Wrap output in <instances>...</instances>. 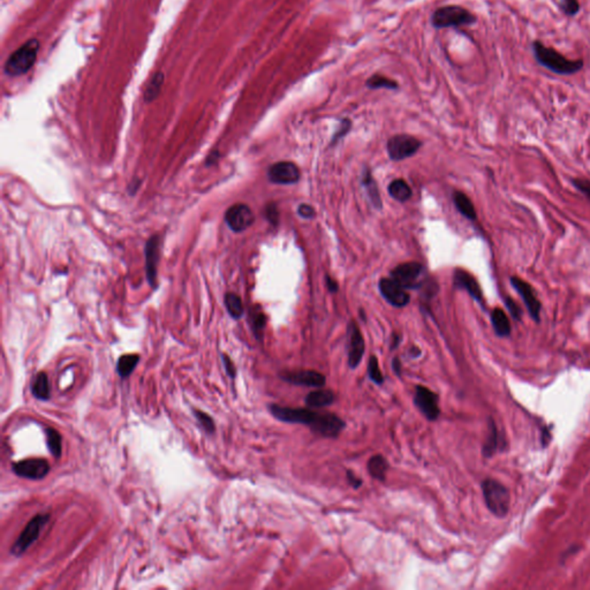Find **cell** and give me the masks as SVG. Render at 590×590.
I'll return each instance as SVG.
<instances>
[{
    "label": "cell",
    "instance_id": "cell-1",
    "mask_svg": "<svg viewBox=\"0 0 590 590\" xmlns=\"http://www.w3.org/2000/svg\"><path fill=\"white\" fill-rule=\"evenodd\" d=\"M534 53L536 61H539L545 68L557 73L560 76H571L579 72L584 67L582 61H569L567 58L560 55L554 48L543 46L541 42H534Z\"/></svg>",
    "mask_w": 590,
    "mask_h": 590
},
{
    "label": "cell",
    "instance_id": "cell-2",
    "mask_svg": "<svg viewBox=\"0 0 590 590\" xmlns=\"http://www.w3.org/2000/svg\"><path fill=\"white\" fill-rule=\"evenodd\" d=\"M38 51V41L36 38L29 39L9 56L5 63L4 72L9 76H24L29 72L36 63Z\"/></svg>",
    "mask_w": 590,
    "mask_h": 590
},
{
    "label": "cell",
    "instance_id": "cell-3",
    "mask_svg": "<svg viewBox=\"0 0 590 590\" xmlns=\"http://www.w3.org/2000/svg\"><path fill=\"white\" fill-rule=\"evenodd\" d=\"M481 488L489 511L497 518L506 517L511 504L509 489L494 479H485L482 482Z\"/></svg>",
    "mask_w": 590,
    "mask_h": 590
},
{
    "label": "cell",
    "instance_id": "cell-4",
    "mask_svg": "<svg viewBox=\"0 0 590 590\" xmlns=\"http://www.w3.org/2000/svg\"><path fill=\"white\" fill-rule=\"evenodd\" d=\"M269 410L274 419L285 423L306 425L311 428L313 433L316 431L323 416V413L315 412L311 408H292L274 404L269 406Z\"/></svg>",
    "mask_w": 590,
    "mask_h": 590
},
{
    "label": "cell",
    "instance_id": "cell-5",
    "mask_svg": "<svg viewBox=\"0 0 590 590\" xmlns=\"http://www.w3.org/2000/svg\"><path fill=\"white\" fill-rule=\"evenodd\" d=\"M475 21V16L470 11L457 5L440 7L431 16V24L437 29L470 26Z\"/></svg>",
    "mask_w": 590,
    "mask_h": 590
},
{
    "label": "cell",
    "instance_id": "cell-6",
    "mask_svg": "<svg viewBox=\"0 0 590 590\" xmlns=\"http://www.w3.org/2000/svg\"><path fill=\"white\" fill-rule=\"evenodd\" d=\"M50 515L48 514H37L28 522L27 526L24 528L21 535L19 536L16 543L13 544L11 552L14 556H21L24 552H27L28 548H31L37 539H38L39 534L42 532L43 527L46 526L48 521Z\"/></svg>",
    "mask_w": 590,
    "mask_h": 590
},
{
    "label": "cell",
    "instance_id": "cell-7",
    "mask_svg": "<svg viewBox=\"0 0 590 590\" xmlns=\"http://www.w3.org/2000/svg\"><path fill=\"white\" fill-rule=\"evenodd\" d=\"M421 147V142L406 134L393 136L388 142V152L393 160H406L413 156Z\"/></svg>",
    "mask_w": 590,
    "mask_h": 590
},
{
    "label": "cell",
    "instance_id": "cell-8",
    "mask_svg": "<svg viewBox=\"0 0 590 590\" xmlns=\"http://www.w3.org/2000/svg\"><path fill=\"white\" fill-rule=\"evenodd\" d=\"M438 400L440 398L435 392L423 385L416 386L414 404L429 421H436L440 418V410Z\"/></svg>",
    "mask_w": 590,
    "mask_h": 590
},
{
    "label": "cell",
    "instance_id": "cell-9",
    "mask_svg": "<svg viewBox=\"0 0 590 590\" xmlns=\"http://www.w3.org/2000/svg\"><path fill=\"white\" fill-rule=\"evenodd\" d=\"M511 284H512V286L514 287L515 291L519 293L521 299L524 300L530 317L535 322H539L542 304H541L539 298H537V295H536L535 289L530 286L527 281H524V280L519 277L511 278Z\"/></svg>",
    "mask_w": 590,
    "mask_h": 590
},
{
    "label": "cell",
    "instance_id": "cell-10",
    "mask_svg": "<svg viewBox=\"0 0 590 590\" xmlns=\"http://www.w3.org/2000/svg\"><path fill=\"white\" fill-rule=\"evenodd\" d=\"M422 272L423 266L420 263H404L392 270L391 278L405 289H419V278L421 277Z\"/></svg>",
    "mask_w": 590,
    "mask_h": 590
},
{
    "label": "cell",
    "instance_id": "cell-11",
    "mask_svg": "<svg viewBox=\"0 0 590 590\" xmlns=\"http://www.w3.org/2000/svg\"><path fill=\"white\" fill-rule=\"evenodd\" d=\"M279 377L280 380L292 385L307 388H322L326 383V376L315 371H284L279 373Z\"/></svg>",
    "mask_w": 590,
    "mask_h": 590
},
{
    "label": "cell",
    "instance_id": "cell-12",
    "mask_svg": "<svg viewBox=\"0 0 590 590\" xmlns=\"http://www.w3.org/2000/svg\"><path fill=\"white\" fill-rule=\"evenodd\" d=\"M13 472L20 477L28 480H42L50 470V465L46 459H26L13 464Z\"/></svg>",
    "mask_w": 590,
    "mask_h": 590
},
{
    "label": "cell",
    "instance_id": "cell-13",
    "mask_svg": "<svg viewBox=\"0 0 590 590\" xmlns=\"http://www.w3.org/2000/svg\"><path fill=\"white\" fill-rule=\"evenodd\" d=\"M253 211L246 205H232L226 211L225 222L234 232H244L254 223Z\"/></svg>",
    "mask_w": 590,
    "mask_h": 590
},
{
    "label": "cell",
    "instance_id": "cell-14",
    "mask_svg": "<svg viewBox=\"0 0 590 590\" xmlns=\"http://www.w3.org/2000/svg\"><path fill=\"white\" fill-rule=\"evenodd\" d=\"M268 177L274 184H295L300 179V170L291 162H279L269 169Z\"/></svg>",
    "mask_w": 590,
    "mask_h": 590
},
{
    "label": "cell",
    "instance_id": "cell-15",
    "mask_svg": "<svg viewBox=\"0 0 590 590\" xmlns=\"http://www.w3.org/2000/svg\"><path fill=\"white\" fill-rule=\"evenodd\" d=\"M348 366L351 369H356L361 363L365 354V341L360 328L356 323H351L348 328Z\"/></svg>",
    "mask_w": 590,
    "mask_h": 590
},
{
    "label": "cell",
    "instance_id": "cell-16",
    "mask_svg": "<svg viewBox=\"0 0 590 590\" xmlns=\"http://www.w3.org/2000/svg\"><path fill=\"white\" fill-rule=\"evenodd\" d=\"M381 293L395 307L403 308L410 302V294L395 280L382 279L380 283Z\"/></svg>",
    "mask_w": 590,
    "mask_h": 590
},
{
    "label": "cell",
    "instance_id": "cell-17",
    "mask_svg": "<svg viewBox=\"0 0 590 590\" xmlns=\"http://www.w3.org/2000/svg\"><path fill=\"white\" fill-rule=\"evenodd\" d=\"M160 248V238L158 235L151 237L145 246V271H147L148 281L152 287H156Z\"/></svg>",
    "mask_w": 590,
    "mask_h": 590
},
{
    "label": "cell",
    "instance_id": "cell-18",
    "mask_svg": "<svg viewBox=\"0 0 590 590\" xmlns=\"http://www.w3.org/2000/svg\"><path fill=\"white\" fill-rule=\"evenodd\" d=\"M455 285L459 289H466L476 301L482 302L483 300V294H482L479 283L468 272L464 270H457L455 274Z\"/></svg>",
    "mask_w": 590,
    "mask_h": 590
},
{
    "label": "cell",
    "instance_id": "cell-19",
    "mask_svg": "<svg viewBox=\"0 0 590 590\" xmlns=\"http://www.w3.org/2000/svg\"><path fill=\"white\" fill-rule=\"evenodd\" d=\"M336 401V395L331 390H324V388H319L316 391H313L307 395L304 403L308 408H323V407L330 406Z\"/></svg>",
    "mask_w": 590,
    "mask_h": 590
},
{
    "label": "cell",
    "instance_id": "cell-20",
    "mask_svg": "<svg viewBox=\"0 0 590 590\" xmlns=\"http://www.w3.org/2000/svg\"><path fill=\"white\" fill-rule=\"evenodd\" d=\"M491 323L494 326L495 332L498 337H509L511 334V323L505 311L500 308H496L491 313Z\"/></svg>",
    "mask_w": 590,
    "mask_h": 590
},
{
    "label": "cell",
    "instance_id": "cell-21",
    "mask_svg": "<svg viewBox=\"0 0 590 590\" xmlns=\"http://www.w3.org/2000/svg\"><path fill=\"white\" fill-rule=\"evenodd\" d=\"M367 467L368 472L371 474V477L377 480V481H385L390 465L383 455H376L371 457L368 461Z\"/></svg>",
    "mask_w": 590,
    "mask_h": 590
},
{
    "label": "cell",
    "instance_id": "cell-22",
    "mask_svg": "<svg viewBox=\"0 0 590 590\" xmlns=\"http://www.w3.org/2000/svg\"><path fill=\"white\" fill-rule=\"evenodd\" d=\"M498 447H500V433H498L497 425L494 420L490 419L489 420L488 438L485 440L482 453L485 458H491L497 452Z\"/></svg>",
    "mask_w": 590,
    "mask_h": 590
},
{
    "label": "cell",
    "instance_id": "cell-23",
    "mask_svg": "<svg viewBox=\"0 0 590 590\" xmlns=\"http://www.w3.org/2000/svg\"><path fill=\"white\" fill-rule=\"evenodd\" d=\"M31 393L38 400H48L50 398V383L46 373H37L31 383Z\"/></svg>",
    "mask_w": 590,
    "mask_h": 590
},
{
    "label": "cell",
    "instance_id": "cell-24",
    "mask_svg": "<svg viewBox=\"0 0 590 590\" xmlns=\"http://www.w3.org/2000/svg\"><path fill=\"white\" fill-rule=\"evenodd\" d=\"M453 201H455V207L462 216L470 220L476 219L475 207H474L473 202L470 201V197L466 194L455 192L453 194Z\"/></svg>",
    "mask_w": 590,
    "mask_h": 590
},
{
    "label": "cell",
    "instance_id": "cell-25",
    "mask_svg": "<svg viewBox=\"0 0 590 590\" xmlns=\"http://www.w3.org/2000/svg\"><path fill=\"white\" fill-rule=\"evenodd\" d=\"M140 356L138 354H125L118 360L117 371L121 378H127L132 375L136 366L139 363Z\"/></svg>",
    "mask_w": 590,
    "mask_h": 590
},
{
    "label": "cell",
    "instance_id": "cell-26",
    "mask_svg": "<svg viewBox=\"0 0 590 590\" xmlns=\"http://www.w3.org/2000/svg\"><path fill=\"white\" fill-rule=\"evenodd\" d=\"M164 83V74L162 72L155 73L148 82L145 90V100L147 103L154 102L160 95Z\"/></svg>",
    "mask_w": 590,
    "mask_h": 590
},
{
    "label": "cell",
    "instance_id": "cell-27",
    "mask_svg": "<svg viewBox=\"0 0 590 590\" xmlns=\"http://www.w3.org/2000/svg\"><path fill=\"white\" fill-rule=\"evenodd\" d=\"M388 193L399 202H405L407 200L410 199L412 190H410V187L408 186L406 181L397 179L388 186Z\"/></svg>",
    "mask_w": 590,
    "mask_h": 590
},
{
    "label": "cell",
    "instance_id": "cell-28",
    "mask_svg": "<svg viewBox=\"0 0 590 590\" xmlns=\"http://www.w3.org/2000/svg\"><path fill=\"white\" fill-rule=\"evenodd\" d=\"M366 86L371 89H388V90H397L399 89L398 82L392 78L381 74H373L368 78Z\"/></svg>",
    "mask_w": 590,
    "mask_h": 590
},
{
    "label": "cell",
    "instance_id": "cell-29",
    "mask_svg": "<svg viewBox=\"0 0 590 590\" xmlns=\"http://www.w3.org/2000/svg\"><path fill=\"white\" fill-rule=\"evenodd\" d=\"M226 309L233 319H239L244 315V304L240 296L234 293H227L225 295Z\"/></svg>",
    "mask_w": 590,
    "mask_h": 590
},
{
    "label": "cell",
    "instance_id": "cell-30",
    "mask_svg": "<svg viewBox=\"0 0 590 590\" xmlns=\"http://www.w3.org/2000/svg\"><path fill=\"white\" fill-rule=\"evenodd\" d=\"M46 440H48V451L55 458H61V436L57 430L48 428L46 430Z\"/></svg>",
    "mask_w": 590,
    "mask_h": 590
},
{
    "label": "cell",
    "instance_id": "cell-31",
    "mask_svg": "<svg viewBox=\"0 0 590 590\" xmlns=\"http://www.w3.org/2000/svg\"><path fill=\"white\" fill-rule=\"evenodd\" d=\"M368 375H369L371 382L375 383L377 385H382L384 383V376H383L382 371H381L378 360L375 356H371V358H369Z\"/></svg>",
    "mask_w": 590,
    "mask_h": 590
},
{
    "label": "cell",
    "instance_id": "cell-32",
    "mask_svg": "<svg viewBox=\"0 0 590 590\" xmlns=\"http://www.w3.org/2000/svg\"><path fill=\"white\" fill-rule=\"evenodd\" d=\"M363 185H365L366 188H367L368 193H369L371 199L373 200V205H376L377 207L380 208L381 205H382V202H381L380 200V194H378L376 184H375L373 179L371 178V175L369 172H367V175H366L365 178H363Z\"/></svg>",
    "mask_w": 590,
    "mask_h": 590
},
{
    "label": "cell",
    "instance_id": "cell-33",
    "mask_svg": "<svg viewBox=\"0 0 590 590\" xmlns=\"http://www.w3.org/2000/svg\"><path fill=\"white\" fill-rule=\"evenodd\" d=\"M194 414H195L197 421L200 422V425H202L203 429L209 434H212L214 431V422L212 418H210L205 413L200 412V410H194Z\"/></svg>",
    "mask_w": 590,
    "mask_h": 590
},
{
    "label": "cell",
    "instance_id": "cell-34",
    "mask_svg": "<svg viewBox=\"0 0 590 590\" xmlns=\"http://www.w3.org/2000/svg\"><path fill=\"white\" fill-rule=\"evenodd\" d=\"M265 323H266V319H265V316L263 315V313H257L254 315L253 330L257 339H261V338H262L263 330H264L265 328Z\"/></svg>",
    "mask_w": 590,
    "mask_h": 590
},
{
    "label": "cell",
    "instance_id": "cell-35",
    "mask_svg": "<svg viewBox=\"0 0 590 590\" xmlns=\"http://www.w3.org/2000/svg\"><path fill=\"white\" fill-rule=\"evenodd\" d=\"M561 9L566 16H575L580 11L578 0H561Z\"/></svg>",
    "mask_w": 590,
    "mask_h": 590
},
{
    "label": "cell",
    "instance_id": "cell-36",
    "mask_svg": "<svg viewBox=\"0 0 590 590\" xmlns=\"http://www.w3.org/2000/svg\"><path fill=\"white\" fill-rule=\"evenodd\" d=\"M573 185H574L575 188H576L579 192H581L584 196H587L588 199L590 200L589 180H586V179H574V180H573Z\"/></svg>",
    "mask_w": 590,
    "mask_h": 590
},
{
    "label": "cell",
    "instance_id": "cell-37",
    "mask_svg": "<svg viewBox=\"0 0 590 590\" xmlns=\"http://www.w3.org/2000/svg\"><path fill=\"white\" fill-rule=\"evenodd\" d=\"M351 121L350 119H343L341 121V126H339V130H337V133L334 134L333 140H332V143H336V141L338 140L341 139L343 136L346 135L347 132L350 130L351 128Z\"/></svg>",
    "mask_w": 590,
    "mask_h": 590
},
{
    "label": "cell",
    "instance_id": "cell-38",
    "mask_svg": "<svg viewBox=\"0 0 590 590\" xmlns=\"http://www.w3.org/2000/svg\"><path fill=\"white\" fill-rule=\"evenodd\" d=\"M265 212H266V218H268L269 222L276 225L278 223V220H279V212H278L277 207L274 205H268Z\"/></svg>",
    "mask_w": 590,
    "mask_h": 590
},
{
    "label": "cell",
    "instance_id": "cell-39",
    "mask_svg": "<svg viewBox=\"0 0 590 590\" xmlns=\"http://www.w3.org/2000/svg\"><path fill=\"white\" fill-rule=\"evenodd\" d=\"M506 307L509 309V313L512 315L513 319H520L521 317V311L520 308H519L518 304H515L513 301L512 299H506Z\"/></svg>",
    "mask_w": 590,
    "mask_h": 590
},
{
    "label": "cell",
    "instance_id": "cell-40",
    "mask_svg": "<svg viewBox=\"0 0 590 590\" xmlns=\"http://www.w3.org/2000/svg\"><path fill=\"white\" fill-rule=\"evenodd\" d=\"M299 214L301 216L302 218H306V219H309V218H313L315 216V209L309 205H301L299 207L298 210Z\"/></svg>",
    "mask_w": 590,
    "mask_h": 590
},
{
    "label": "cell",
    "instance_id": "cell-41",
    "mask_svg": "<svg viewBox=\"0 0 590 590\" xmlns=\"http://www.w3.org/2000/svg\"><path fill=\"white\" fill-rule=\"evenodd\" d=\"M223 363L224 368H225L226 373L229 375L231 378H234L235 373H237V371H235L234 365H233L232 360L229 358V356H225L223 354Z\"/></svg>",
    "mask_w": 590,
    "mask_h": 590
},
{
    "label": "cell",
    "instance_id": "cell-42",
    "mask_svg": "<svg viewBox=\"0 0 590 590\" xmlns=\"http://www.w3.org/2000/svg\"><path fill=\"white\" fill-rule=\"evenodd\" d=\"M346 477L348 483L354 489H358L363 485V481L358 476H356V474L353 473L352 470H347Z\"/></svg>",
    "mask_w": 590,
    "mask_h": 590
},
{
    "label": "cell",
    "instance_id": "cell-43",
    "mask_svg": "<svg viewBox=\"0 0 590 590\" xmlns=\"http://www.w3.org/2000/svg\"><path fill=\"white\" fill-rule=\"evenodd\" d=\"M392 368H393V371H395L398 376H400L401 375V362L400 360L398 358H395V360L392 361Z\"/></svg>",
    "mask_w": 590,
    "mask_h": 590
},
{
    "label": "cell",
    "instance_id": "cell-44",
    "mask_svg": "<svg viewBox=\"0 0 590 590\" xmlns=\"http://www.w3.org/2000/svg\"><path fill=\"white\" fill-rule=\"evenodd\" d=\"M326 284H328V289L331 291V292H337L338 291V284L334 281L333 279L331 278L326 277Z\"/></svg>",
    "mask_w": 590,
    "mask_h": 590
},
{
    "label": "cell",
    "instance_id": "cell-45",
    "mask_svg": "<svg viewBox=\"0 0 590 590\" xmlns=\"http://www.w3.org/2000/svg\"><path fill=\"white\" fill-rule=\"evenodd\" d=\"M399 343H400V337L398 334H393V345L391 346L392 350H395V347L399 345Z\"/></svg>",
    "mask_w": 590,
    "mask_h": 590
}]
</instances>
